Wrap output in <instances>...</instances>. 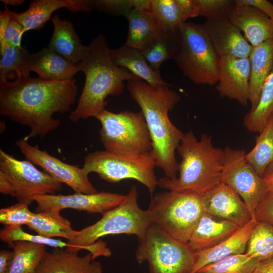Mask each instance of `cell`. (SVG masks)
Masks as SVG:
<instances>
[{
	"mask_svg": "<svg viewBox=\"0 0 273 273\" xmlns=\"http://www.w3.org/2000/svg\"><path fill=\"white\" fill-rule=\"evenodd\" d=\"M257 222L252 219L217 245L196 252V261L190 273H195L204 266L226 256L245 253L248 242Z\"/></svg>",
	"mask_w": 273,
	"mask_h": 273,
	"instance_id": "23",
	"label": "cell"
},
{
	"mask_svg": "<svg viewBox=\"0 0 273 273\" xmlns=\"http://www.w3.org/2000/svg\"><path fill=\"white\" fill-rule=\"evenodd\" d=\"M269 192L273 194V182L267 184Z\"/></svg>",
	"mask_w": 273,
	"mask_h": 273,
	"instance_id": "49",
	"label": "cell"
},
{
	"mask_svg": "<svg viewBox=\"0 0 273 273\" xmlns=\"http://www.w3.org/2000/svg\"><path fill=\"white\" fill-rule=\"evenodd\" d=\"M110 56L116 66L128 70L151 85H170L163 80L160 72L151 68L142 53L138 50L124 44L117 49H111Z\"/></svg>",
	"mask_w": 273,
	"mask_h": 273,
	"instance_id": "28",
	"label": "cell"
},
{
	"mask_svg": "<svg viewBox=\"0 0 273 273\" xmlns=\"http://www.w3.org/2000/svg\"><path fill=\"white\" fill-rule=\"evenodd\" d=\"M228 20L243 33L252 47L273 39V21L255 7L236 6L229 14Z\"/></svg>",
	"mask_w": 273,
	"mask_h": 273,
	"instance_id": "20",
	"label": "cell"
},
{
	"mask_svg": "<svg viewBox=\"0 0 273 273\" xmlns=\"http://www.w3.org/2000/svg\"><path fill=\"white\" fill-rule=\"evenodd\" d=\"M236 7L249 6L259 9L273 21V4L267 0H235Z\"/></svg>",
	"mask_w": 273,
	"mask_h": 273,
	"instance_id": "43",
	"label": "cell"
},
{
	"mask_svg": "<svg viewBox=\"0 0 273 273\" xmlns=\"http://www.w3.org/2000/svg\"><path fill=\"white\" fill-rule=\"evenodd\" d=\"M252 273H273V258L259 262Z\"/></svg>",
	"mask_w": 273,
	"mask_h": 273,
	"instance_id": "45",
	"label": "cell"
},
{
	"mask_svg": "<svg viewBox=\"0 0 273 273\" xmlns=\"http://www.w3.org/2000/svg\"><path fill=\"white\" fill-rule=\"evenodd\" d=\"M250 62L249 58L229 56L219 58L216 89L221 97L235 100L246 106L250 98Z\"/></svg>",
	"mask_w": 273,
	"mask_h": 273,
	"instance_id": "15",
	"label": "cell"
},
{
	"mask_svg": "<svg viewBox=\"0 0 273 273\" xmlns=\"http://www.w3.org/2000/svg\"><path fill=\"white\" fill-rule=\"evenodd\" d=\"M136 261H147L150 273H190L196 253L187 242L178 240L151 224L139 241Z\"/></svg>",
	"mask_w": 273,
	"mask_h": 273,
	"instance_id": "9",
	"label": "cell"
},
{
	"mask_svg": "<svg viewBox=\"0 0 273 273\" xmlns=\"http://www.w3.org/2000/svg\"><path fill=\"white\" fill-rule=\"evenodd\" d=\"M110 50L103 35L94 38L86 46L82 60L77 64L79 71L85 74V83L77 106L69 116L71 121L95 118L105 109L107 97L118 96L123 92L125 81L141 79L116 66L111 60Z\"/></svg>",
	"mask_w": 273,
	"mask_h": 273,
	"instance_id": "3",
	"label": "cell"
},
{
	"mask_svg": "<svg viewBox=\"0 0 273 273\" xmlns=\"http://www.w3.org/2000/svg\"><path fill=\"white\" fill-rule=\"evenodd\" d=\"M27 204L18 202L0 209V223L6 226H21L27 225L33 213Z\"/></svg>",
	"mask_w": 273,
	"mask_h": 273,
	"instance_id": "39",
	"label": "cell"
},
{
	"mask_svg": "<svg viewBox=\"0 0 273 273\" xmlns=\"http://www.w3.org/2000/svg\"><path fill=\"white\" fill-rule=\"evenodd\" d=\"M176 150L181 158L178 177L160 178L157 184L159 188L203 195L221 183L223 149L214 146L211 136L203 133L198 140L189 131L184 133Z\"/></svg>",
	"mask_w": 273,
	"mask_h": 273,
	"instance_id": "4",
	"label": "cell"
},
{
	"mask_svg": "<svg viewBox=\"0 0 273 273\" xmlns=\"http://www.w3.org/2000/svg\"><path fill=\"white\" fill-rule=\"evenodd\" d=\"M203 25L219 58H249L252 47L228 19H208Z\"/></svg>",
	"mask_w": 273,
	"mask_h": 273,
	"instance_id": "18",
	"label": "cell"
},
{
	"mask_svg": "<svg viewBox=\"0 0 273 273\" xmlns=\"http://www.w3.org/2000/svg\"><path fill=\"white\" fill-rule=\"evenodd\" d=\"M178 31H162L146 49L141 52L149 65L160 72L162 64L166 60L174 59L178 48Z\"/></svg>",
	"mask_w": 273,
	"mask_h": 273,
	"instance_id": "34",
	"label": "cell"
},
{
	"mask_svg": "<svg viewBox=\"0 0 273 273\" xmlns=\"http://www.w3.org/2000/svg\"><path fill=\"white\" fill-rule=\"evenodd\" d=\"M15 144L27 160L39 166L57 181L69 186L75 193L98 192L90 181L89 173L84 167L64 162L47 152L31 145L24 137L17 140Z\"/></svg>",
	"mask_w": 273,
	"mask_h": 273,
	"instance_id": "13",
	"label": "cell"
},
{
	"mask_svg": "<svg viewBox=\"0 0 273 273\" xmlns=\"http://www.w3.org/2000/svg\"><path fill=\"white\" fill-rule=\"evenodd\" d=\"M198 15L208 19H228L236 7L235 0H195Z\"/></svg>",
	"mask_w": 273,
	"mask_h": 273,
	"instance_id": "38",
	"label": "cell"
},
{
	"mask_svg": "<svg viewBox=\"0 0 273 273\" xmlns=\"http://www.w3.org/2000/svg\"><path fill=\"white\" fill-rule=\"evenodd\" d=\"M258 263L245 253L231 255L204 266L195 273H252Z\"/></svg>",
	"mask_w": 273,
	"mask_h": 273,
	"instance_id": "36",
	"label": "cell"
},
{
	"mask_svg": "<svg viewBox=\"0 0 273 273\" xmlns=\"http://www.w3.org/2000/svg\"><path fill=\"white\" fill-rule=\"evenodd\" d=\"M240 228L233 222L204 212L194 228L188 243L195 252L209 249L230 237Z\"/></svg>",
	"mask_w": 273,
	"mask_h": 273,
	"instance_id": "22",
	"label": "cell"
},
{
	"mask_svg": "<svg viewBox=\"0 0 273 273\" xmlns=\"http://www.w3.org/2000/svg\"><path fill=\"white\" fill-rule=\"evenodd\" d=\"M174 61L184 76L197 84L218 81L219 57L203 25L185 22L178 30Z\"/></svg>",
	"mask_w": 273,
	"mask_h": 273,
	"instance_id": "7",
	"label": "cell"
},
{
	"mask_svg": "<svg viewBox=\"0 0 273 273\" xmlns=\"http://www.w3.org/2000/svg\"><path fill=\"white\" fill-rule=\"evenodd\" d=\"M245 254L259 262L273 258V226L257 222L248 242Z\"/></svg>",
	"mask_w": 273,
	"mask_h": 273,
	"instance_id": "35",
	"label": "cell"
},
{
	"mask_svg": "<svg viewBox=\"0 0 273 273\" xmlns=\"http://www.w3.org/2000/svg\"><path fill=\"white\" fill-rule=\"evenodd\" d=\"M28 66L30 72L46 80L70 79L79 71L77 64L70 62L49 47L30 54Z\"/></svg>",
	"mask_w": 273,
	"mask_h": 273,
	"instance_id": "24",
	"label": "cell"
},
{
	"mask_svg": "<svg viewBox=\"0 0 273 273\" xmlns=\"http://www.w3.org/2000/svg\"><path fill=\"white\" fill-rule=\"evenodd\" d=\"M147 11L166 32L178 31L188 19L198 16L195 0H149Z\"/></svg>",
	"mask_w": 273,
	"mask_h": 273,
	"instance_id": "21",
	"label": "cell"
},
{
	"mask_svg": "<svg viewBox=\"0 0 273 273\" xmlns=\"http://www.w3.org/2000/svg\"><path fill=\"white\" fill-rule=\"evenodd\" d=\"M254 218L257 222H265L273 226V194L268 192L256 208Z\"/></svg>",
	"mask_w": 273,
	"mask_h": 273,
	"instance_id": "42",
	"label": "cell"
},
{
	"mask_svg": "<svg viewBox=\"0 0 273 273\" xmlns=\"http://www.w3.org/2000/svg\"><path fill=\"white\" fill-rule=\"evenodd\" d=\"M29 54L25 47L1 44L0 83H15L30 77Z\"/></svg>",
	"mask_w": 273,
	"mask_h": 273,
	"instance_id": "29",
	"label": "cell"
},
{
	"mask_svg": "<svg viewBox=\"0 0 273 273\" xmlns=\"http://www.w3.org/2000/svg\"><path fill=\"white\" fill-rule=\"evenodd\" d=\"M77 90L74 78L52 80L30 76L15 83H0V114L28 126L27 140L43 139L60 124L53 114L69 111Z\"/></svg>",
	"mask_w": 273,
	"mask_h": 273,
	"instance_id": "1",
	"label": "cell"
},
{
	"mask_svg": "<svg viewBox=\"0 0 273 273\" xmlns=\"http://www.w3.org/2000/svg\"><path fill=\"white\" fill-rule=\"evenodd\" d=\"M25 31L23 26L16 20L11 19L3 35L0 36V44L6 42L14 47H21V39Z\"/></svg>",
	"mask_w": 273,
	"mask_h": 273,
	"instance_id": "41",
	"label": "cell"
},
{
	"mask_svg": "<svg viewBox=\"0 0 273 273\" xmlns=\"http://www.w3.org/2000/svg\"><path fill=\"white\" fill-rule=\"evenodd\" d=\"M243 149L226 147L223 149L221 182L233 189L242 199L252 218L258 204L269 192L263 178L258 175L246 158Z\"/></svg>",
	"mask_w": 273,
	"mask_h": 273,
	"instance_id": "12",
	"label": "cell"
},
{
	"mask_svg": "<svg viewBox=\"0 0 273 273\" xmlns=\"http://www.w3.org/2000/svg\"><path fill=\"white\" fill-rule=\"evenodd\" d=\"M11 19L10 10L8 6L5 5L4 11H1L0 14V36L3 35L5 30Z\"/></svg>",
	"mask_w": 273,
	"mask_h": 273,
	"instance_id": "46",
	"label": "cell"
},
{
	"mask_svg": "<svg viewBox=\"0 0 273 273\" xmlns=\"http://www.w3.org/2000/svg\"><path fill=\"white\" fill-rule=\"evenodd\" d=\"M204 211L233 222L239 227L253 218L245 202L230 187L222 182L202 195Z\"/></svg>",
	"mask_w": 273,
	"mask_h": 273,
	"instance_id": "16",
	"label": "cell"
},
{
	"mask_svg": "<svg viewBox=\"0 0 273 273\" xmlns=\"http://www.w3.org/2000/svg\"><path fill=\"white\" fill-rule=\"evenodd\" d=\"M51 20L54 32L48 47L70 62L78 64L83 58L86 46L82 44L72 23L61 20L57 15Z\"/></svg>",
	"mask_w": 273,
	"mask_h": 273,
	"instance_id": "25",
	"label": "cell"
},
{
	"mask_svg": "<svg viewBox=\"0 0 273 273\" xmlns=\"http://www.w3.org/2000/svg\"><path fill=\"white\" fill-rule=\"evenodd\" d=\"M147 210L152 224L187 243L204 212L202 195L191 191L157 193Z\"/></svg>",
	"mask_w": 273,
	"mask_h": 273,
	"instance_id": "6",
	"label": "cell"
},
{
	"mask_svg": "<svg viewBox=\"0 0 273 273\" xmlns=\"http://www.w3.org/2000/svg\"><path fill=\"white\" fill-rule=\"evenodd\" d=\"M60 212L47 210L33 213L27 225L38 235L50 238L61 237L70 241L77 231L73 229L71 222Z\"/></svg>",
	"mask_w": 273,
	"mask_h": 273,
	"instance_id": "30",
	"label": "cell"
},
{
	"mask_svg": "<svg viewBox=\"0 0 273 273\" xmlns=\"http://www.w3.org/2000/svg\"><path fill=\"white\" fill-rule=\"evenodd\" d=\"M126 18L128 22V30L124 44L141 52L162 32L147 10L133 8Z\"/></svg>",
	"mask_w": 273,
	"mask_h": 273,
	"instance_id": "27",
	"label": "cell"
},
{
	"mask_svg": "<svg viewBox=\"0 0 273 273\" xmlns=\"http://www.w3.org/2000/svg\"><path fill=\"white\" fill-rule=\"evenodd\" d=\"M34 273H103V267L89 252L80 256L66 248H55L46 253Z\"/></svg>",
	"mask_w": 273,
	"mask_h": 273,
	"instance_id": "19",
	"label": "cell"
},
{
	"mask_svg": "<svg viewBox=\"0 0 273 273\" xmlns=\"http://www.w3.org/2000/svg\"><path fill=\"white\" fill-rule=\"evenodd\" d=\"M273 116V69L262 87L256 107L245 115L244 126L249 131L260 132Z\"/></svg>",
	"mask_w": 273,
	"mask_h": 273,
	"instance_id": "31",
	"label": "cell"
},
{
	"mask_svg": "<svg viewBox=\"0 0 273 273\" xmlns=\"http://www.w3.org/2000/svg\"><path fill=\"white\" fill-rule=\"evenodd\" d=\"M13 258V251L2 250L0 251V273H9Z\"/></svg>",
	"mask_w": 273,
	"mask_h": 273,
	"instance_id": "44",
	"label": "cell"
},
{
	"mask_svg": "<svg viewBox=\"0 0 273 273\" xmlns=\"http://www.w3.org/2000/svg\"><path fill=\"white\" fill-rule=\"evenodd\" d=\"M63 8L73 12H88L94 9V4L93 1L90 0H35L31 2L25 11L10 10V14L12 19L23 26L25 32L40 29L51 19L54 12Z\"/></svg>",
	"mask_w": 273,
	"mask_h": 273,
	"instance_id": "17",
	"label": "cell"
},
{
	"mask_svg": "<svg viewBox=\"0 0 273 273\" xmlns=\"http://www.w3.org/2000/svg\"><path fill=\"white\" fill-rule=\"evenodd\" d=\"M126 87L143 114L156 167L166 177L176 178L178 164L175 152L184 133L171 122L168 113L180 101V96L169 85L152 86L141 79L128 81Z\"/></svg>",
	"mask_w": 273,
	"mask_h": 273,
	"instance_id": "2",
	"label": "cell"
},
{
	"mask_svg": "<svg viewBox=\"0 0 273 273\" xmlns=\"http://www.w3.org/2000/svg\"><path fill=\"white\" fill-rule=\"evenodd\" d=\"M250 62V110L257 106L265 80L273 69V39L252 47L249 57Z\"/></svg>",
	"mask_w": 273,
	"mask_h": 273,
	"instance_id": "26",
	"label": "cell"
},
{
	"mask_svg": "<svg viewBox=\"0 0 273 273\" xmlns=\"http://www.w3.org/2000/svg\"><path fill=\"white\" fill-rule=\"evenodd\" d=\"M126 195L109 192L94 194L74 193L71 195H41L34 197L37 212L47 210L60 212L71 208L88 213H103L121 203Z\"/></svg>",
	"mask_w": 273,
	"mask_h": 273,
	"instance_id": "14",
	"label": "cell"
},
{
	"mask_svg": "<svg viewBox=\"0 0 273 273\" xmlns=\"http://www.w3.org/2000/svg\"><path fill=\"white\" fill-rule=\"evenodd\" d=\"M95 118L101 124L99 134L105 150L116 153L151 151V138L141 111L115 113L104 109Z\"/></svg>",
	"mask_w": 273,
	"mask_h": 273,
	"instance_id": "11",
	"label": "cell"
},
{
	"mask_svg": "<svg viewBox=\"0 0 273 273\" xmlns=\"http://www.w3.org/2000/svg\"><path fill=\"white\" fill-rule=\"evenodd\" d=\"M62 184L36 168L28 160H18L0 149V192L29 205L37 195L56 194Z\"/></svg>",
	"mask_w": 273,
	"mask_h": 273,
	"instance_id": "10",
	"label": "cell"
},
{
	"mask_svg": "<svg viewBox=\"0 0 273 273\" xmlns=\"http://www.w3.org/2000/svg\"><path fill=\"white\" fill-rule=\"evenodd\" d=\"M0 239L12 247L17 241H25L48 246L55 248L67 249L69 251L78 252L76 246L65 242L59 239L44 237L38 235H32L23 231L21 226H6L0 232Z\"/></svg>",
	"mask_w": 273,
	"mask_h": 273,
	"instance_id": "37",
	"label": "cell"
},
{
	"mask_svg": "<svg viewBox=\"0 0 273 273\" xmlns=\"http://www.w3.org/2000/svg\"><path fill=\"white\" fill-rule=\"evenodd\" d=\"M262 177L266 184L273 182V163L267 167Z\"/></svg>",
	"mask_w": 273,
	"mask_h": 273,
	"instance_id": "47",
	"label": "cell"
},
{
	"mask_svg": "<svg viewBox=\"0 0 273 273\" xmlns=\"http://www.w3.org/2000/svg\"><path fill=\"white\" fill-rule=\"evenodd\" d=\"M13 258L9 273H34L46 253V246L25 241L14 242Z\"/></svg>",
	"mask_w": 273,
	"mask_h": 273,
	"instance_id": "32",
	"label": "cell"
},
{
	"mask_svg": "<svg viewBox=\"0 0 273 273\" xmlns=\"http://www.w3.org/2000/svg\"><path fill=\"white\" fill-rule=\"evenodd\" d=\"M94 9L117 16L126 17L135 8V0H95Z\"/></svg>",
	"mask_w": 273,
	"mask_h": 273,
	"instance_id": "40",
	"label": "cell"
},
{
	"mask_svg": "<svg viewBox=\"0 0 273 273\" xmlns=\"http://www.w3.org/2000/svg\"><path fill=\"white\" fill-rule=\"evenodd\" d=\"M259 133L255 146L246 153V158L262 177L267 167L273 163V116Z\"/></svg>",
	"mask_w": 273,
	"mask_h": 273,
	"instance_id": "33",
	"label": "cell"
},
{
	"mask_svg": "<svg viewBox=\"0 0 273 273\" xmlns=\"http://www.w3.org/2000/svg\"><path fill=\"white\" fill-rule=\"evenodd\" d=\"M156 161L151 152L116 153L96 151L84 158V167L90 173H97L100 178L115 183L133 179L146 187L151 197L158 184L154 169Z\"/></svg>",
	"mask_w": 273,
	"mask_h": 273,
	"instance_id": "8",
	"label": "cell"
},
{
	"mask_svg": "<svg viewBox=\"0 0 273 273\" xmlns=\"http://www.w3.org/2000/svg\"><path fill=\"white\" fill-rule=\"evenodd\" d=\"M5 5L19 6L24 2L23 0H1Z\"/></svg>",
	"mask_w": 273,
	"mask_h": 273,
	"instance_id": "48",
	"label": "cell"
},
{
	"mask_svg": "<svg viewBox=\"0 0 273 273\" xmlns=\"http://www.w3.org/2000/svg\"><path fill=\"white\" fill-rule=\"evenodd\" d=\"M137 187L133 186L123 202L102 214L95 223L77 231L74 238L68 241L78 249L89 251L94 259L103 256L109 257L111 251L100 238L108 235H133L138 241L143 240L151 221L147 210L141 208L138 203Z\"/></svg>",
	"mask_w": 273,
	"mask_h": 273,
	"instance_id": "5",
	"label": "cell"
}]
</instances>
